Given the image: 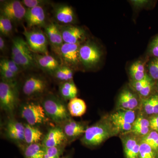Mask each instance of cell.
I'll return each mask as SVG.
<instances>
[{
  "mask_svg": "<svg viewBox=\"0 0 158 158\" xmlns=\"http://www.w3.org/2000/svg\"><path fill=\"white\" fill-rule=\"evenodd\" d=\"M80 62L86 67H90L97 64L101 57L99 49L94 44L87 43L79 49Z\"/></svg>",
  "mask_w": 158,
  "mask_h": 158,
  "instance_id": "ba28073f",
  "label": "cell"
},
{
  "mask_svg": "<svg viewBox=\"0 0 158 158\" xmlns=\"http://www.w3.org/2000/svg\"><path fill=\"white\" fill-rule=\"evenodd\" d=\"M153 87V82L152 80L150 81L148 83L145 85L144 88L139 92V94L143 97H147L149 95L151 92Z\"/></svg>",
  "mask_w": 158,
  "mask_h": 158,
  "instance_id": "60d3db41",
  "label": "cell"
},
{
  "mask_svg": "<svg viewBox=\"0 0 158 158\" xmlns=\"http://www.w3.org/2000/svg\"><path fill=\"white\" fill-rule=\"evenodd\" d=\"M125 158H139L141 137L132 133L122 134L121 137Z\"/></svg>",
  "mask_w": 158,
  "mask_h": 158,
  "instance_id": "30bf717a",
  "label": "cell"
},
{
  "mask_svg": "<svg viewBox=\"0 0 158 158\" xmlns=\"http://www.w3.org/2000/svg\"><path fill=\"white\" fill-rule=\"evenodd\" d=\"M25 19L29 27L44 25L45 22V11L43 7L38 6L27 9Z\"/></svg>",
  "mask_w": 158,
  "mask_h": 158,
  "instance_id": "2e32d148",
  "label": "cell"
},
{
  "mask_svg": "<svg viewBox=\"0 0 158 158\" xmlns=\"http://www.w3.org/2000/svg\"><path fill=\"white\" fill-rule=\"evenodd\" d=\"M0 67L6 69L17 75L21 69L11 59V60L6 59H2L0 62Z\"/></svg>",
  "mask_w": 158,
  "mask_h": 158,
  "instance_id": "e575fe53",
  "label": "cell"
},
{
  "mask_svg": "<svg viewBox=\"0 0 158 158\" xmlns=\"http://www.w3.org/2000/svg\"><path fill=\"white\" fill-rule=\"evenodd\" d=\"M45 148V147H44ZM64 151V146L45 148L44 158H60Z\"/></svg>",
  "mask_w": 158,
  "mask_h": 158,
  "instance_id": "d6a6232c",
  "label": "cell"
},
{
  "mask_svg": "<svg viewBox=\"0 0 158 158\" xmlns=\"http://www.w3.org/2000/svg\"><path fill=\"white\" fill-rule=\"evenodd\" d=\"M47 88V83L42 77L30 76L25 80L22 86L23 93L28 97H34L43 93Z\"/></svg>",
  "mask_w": 158,
  "mask_h": 158,
  "instance_id": "9c48e42d",
  "label": "cell"
},
{
  "mask_svg": "<svg viewBox=\"0 0 158 158\" xmlns=\"http://www.w3.org/2000/svg\"><path fill=\"white\" fill-rule=\"evenodd\" d=\"M67 139L63 129L59 127L51 128L43 138L41 144L45 148L63 145Z\"/></svg>",
  "mask_w": 158,
  "mask_h": 158,
  "instance_id": "7c38bea8",
  "label": "cell"
},
{
  "mask_svg": "<svg viewBox=\"0 0 158 158\" xmlns=\"http://www.w3.org/2000/svg\"><path fill=\"white\" fill-rule=\"evenodd\" d=\"M148 120L151 131H156L158 132V114L152 116Z\"/></svg>",
  "mask_w": 158,
  "mask_h": 158,
  "instance_id": "b9f144b4",
  "label": "cell"
},
{
  "mask_svg": "<svg viewBox=\"0 0 158 158\" xmlns=\"http://www.w3.org/2000/svg\"><path fill=\"white\" fill-rule=\"evenodd\" d=\"M43 137L42 132L37 126L26 123L24 124V138L27 144L39 143Z\"/></svg>",
  "mask_w": 158,
  "mask_h": 158,
  "instance_id": "7402d4cb",
  "label": "cell"
},
{
  "mask_svg": "<svg viewBox=\"0 0 158 158\" xmlns=\"http://www.w3.org/2000/svg\"><path fill=\"white\" fill-rule=\"evenodd\" d=\"M137 110L118 109L108 116L110 122L118 134L130 132L137 116Z\"/></svg>",
  "mask_w": 158,
  "mask_h": 158,
  "instance_id": "3957f363",
  "label": "cell"
},
{
  "mask_svg": "<svg viewBox=\"0 0 158 158\" xmlns=\"http://www.w3.org/2000/svg\"><path fill=\"white\" fill-rule=\"evenodd\" d=\"M27 9L21 2L17 0L2 2L1 6V15L9 19L11 22H19L25 16Z\"/></svg>",
  "mask_w": 158,
  "mask_h": 158,
  "instance_id": "52a82bcc",
  "label": "cell"
},
{
  "mask_svg": "<svg viewBox=\"0 0 158 158\" xmlns=\"http://www.w3.org/2000/svg\"><path fill=\"white\" fill-rule=\"evenodd\" d=\"M6 135L10 140L17 143L24 142V124L14 119L7 122L5 127Z\"/></svg>",
  "mask_w": 158,
  "mask_h": 158,
  "instance_id": "5bb4252c",
  "label": "cell"
},
{
  "mask_svg": "<svg viewBox=\"0 0 158 158\" xmlns=\"http://www.w3.org/2000/svg\"><path fill=\"white\" fill-rule=\"evenodd\" d=\"M41 105L48 117L55 123H64L70 118L67 106L55 95L50 94L46 96Z\"/></svg>",
  "mask_w": 158,
  "mask_h": 158,
  "instance_id": "7a4b0ae2",
  "label": "cell"
},
{
  "mask_svg": "<svg viewBox=\"0 0 158 158\" xmlns=\"http://www.w3.org/2000/svg\"><path fill=\"white\" fill-rule=\"evenodd\" d=\"M74 13L70 6L62 5L57 7L55 11V17L59 22L64 25H69L74 21Z\"/></svg>",
  "mask_w": 158,
  "mask_h": 158,
  "instance_id": "44dd1931",
  "label": "cell"
},
{
  "mask_svg": "<svg viewBox=\"0 0 158 158\" xmlns=\"http://www.w3.org/2000/svg\"><path fill=\"white\" fill-rule=\"evenodd\" d=\"M117 134L108 116H104L95 124L87 128L81 141L85 146L95 147Z\"/></svg>",
  "mask_w": 158,
  "mask_h": 158,
  "instance_id": "6da1fadb",
  "label": "cell"
},
{
  "mask_svg": "<svg viewBox=\"0 0 158 158\" xmlns=\"http://www.w3.org/2000/svg\"><path fill=\"white\" fill-rule=\"evenodd\" d=\"M59 91L62 99L65 101L76 98L78 93L77 88L73 81L62 82L59 85Z\"/></svg>",
  "mask_w": 158,
  "mask_h": 158,
  "instance_id": "484cf974",
  "label": "cell"
},
{
  "mask_svg": "<svg viewBox=\"0 0 158 158\" xmlns=\"http://www.w3.org/2000/svg\"><path fill=\"white\" fill-rule=\"evenodd\" d=\"M21 117L31 125L36 126L46 121L47 115L42 105L34 102L24 104L20 108Z\"/></svg>",
  "mask_w": 158,
  "mask_h": 158,
  "instance_id": "5b68a950",
  "label": "cell"
},
{
  "mask_svg": "<svg viewBox=\"0 0 158 158\" xmlns=\"http://www.w3.org/2000/svg\"><path fill=\"white\" fill-rule=\"evenodd\" d=\"M57 25L61 32L64 43L79 44L84 38L85 32L78 27L71 25Z\"/></svg>",
  "mask_w": 158,
  "mask_h": 158,
  "instance_id": "4fadbf2b",
  "label": "cell"
},
{
  "mask_svg": "<svg viewBox=\"0 0 158 158\" xmlns=\"http://www.w3.org/2000/svg\"><path fill=\"white\" fill-rule=\"evenodd\" d=\"M60 158H70L69 156H66L63 157H61Z\"/></svg>",
  "mask_w": 158,
  "mask_h": 158,
  "instance_id": "ee69618b",
  "label": "cell"
},
{
  "mask_svg": "<svg viewBox=\"0 0 158 158\" xmlns=\"http://www.w3.org/2000/svg\"><path fill=\"white\" fill-rule=\"evenodd\" d=\"M12 22L9 19L1 15L0 16V32L4 36H8L12 31Z\"/></svg>",
  "mask_w": 158,
  "mask_h": 158,
  "instance_id": "836d02e7",
  "label": "cell"
},
{
  "mask_svg": "<svg viewBox=\"0 0 158 158\" xmlns=\"http://www.w3.org/2000/svg\"><path fill=\"white\" fill-rule=\"evenodd\" d=\"M67 109L70 116L81 117L86 113L87 106L83 100L76 97L69 101Z\"/></svg>",
  "mask_w": 158,
  "mask_h": 158,
  "instance_id": "cb8c5ba5",
  "label": "cell"
},
{
  "mask_svg": "<svg viewBox=\"0 0 158 158\" xmlns=\"http://www.w3.org/2000/svg\"><path fill=\"white\" fill-rule=\"evenodd\" d=\"M141 141L149 145L158 152V132L151 131L146 135L141 138Z\"/></svg>",
  "mask_w": 158,
  "mask_h": 158,
  "instance_id": "4dcf8cb0",
  "label": "cell"
},
{
  "mask_svg": "<svg viewBox=\"0 0 158 158\" xmlns=\"http://www.w3.org/2000/svg\"><path fill=\"white\" fill-rule=\"evenodd\" d=\"M18 94L14 81L2 80L0 82V106L2 110L12 113L17 106Z\"/></svg>",
  "mask_w": 158,
  "mask_h": 158,
  "instance_id": "277c9868",
  "label": "cell"
},
{
  "mask_svg": "<svg viewBox=\"0 0 158 158\" xmlns=\"http://www.w3.org/2000/svg\"><path fill=\"white\" fill-rule=\"evenodd\" d=\"M23 34L32 52L41 55L48 54V40L45 33L40 30H33L25 31Z\"/></svg>",
  "mask_w": 158,
  "mask_h": 158,
  "instance_id": "8992f818",
  "label": "cell"
},
{
  "mask_svg": "<svg viewBox=\"0 0 158 158\" xmlns=\"http://www.w3.org/2000/svg\"><path fill=\"white\" fill-rule=\"evenodd\" d=\"M139 158H158V152L146 143L141 141Z\"/></svg>",
  "mask_w": 158,
  "mask_h": 158,
  "instance_id": "1f68e13d",
  "label": "cell"
},
{
  "mask_svg": "<svg viewBox=\"0 0 158 158\" xmlns=\"http://www.w3.org/2000/svg\"><path fill=\"white\" fill-rule=\"evenodd\" d=\"M45 34L48 40L56 50H58L64 44L58 25L54 23H50L45 26Z\"/></svg>",
  "mask_w": 158,
  "mask_h": 158,
  "instance_id": "ac0fdd59",
  "label": "cell"
},
{
  "mask_svg": "<svg viewBox=\"0 0 158 158\" xmlns=\"http://www.w3.org/2000/svg\"><path fill=\"white\" fill-rule=\"evenodd\" d=\"M63 130L67 140L72 141L85 134L87 128L83 123L69 119L64 123Z\"/></svg>",
  "mask_w": 158,
  "mask_h": 158,
  "instance_id": "9a60e30c",
  "label": "cell"
},
{
  "mask_svg": "<svg viewBox=\"0 0 158 158\" xmlns=\"http://www.w3.org/2000/svg\"><path fill=\"white\" fill-rule=\"evenodd\" d=\"M157 91H158V86H157Z\"/></svg>",
  "mask_w": 158,
  "mask_h": 158,
  "instance_id": "f6af8a7d",
  "label": "cell"
},
{
  "mask_svg": "<svg viewBox=\"0 0 158 158\" xmlns=\"http://www.w3.org/2000/svg\"><path fill=\"white\" fill-rule=\"evenodd\" d=\"M79 44L64 43L58 50L61 59L67 66H75L80 62Z\"/></svg>",
  "mask_w": 158,
  "mask_h": 158,
  "instance_id": "8fae6325",
  "label": "cell"
},
{
  "mask_svg": "<svg viewBox=\"0 0 158 158\" xmlns=\"http://www.w3.org/2000/svg\"><path fill=\"white\" fill-rule=\"evenodd\" d=\"M34 58L37 66L43 70L53 73L60 67L59 62L52 56L35 54Z\"/></svg>",
  "mask_w": 158,
  "mask_h": 158,
  "instance_id": "d6986e66",
  "label": "cell"
},
{
  "mask_svg": "<svg viewBox=\"0 0 158 158\" xmlns=\"http://www.w3.org/2000/svg\"><path fill=\"white\" fill-rule=\"evenodd\" d=\"M13 60L21 69H28L36 67L37 64L34 58V55L31 50L11 56Z\"/></svg>",
  "mask_w": 158,
  "mask_h": 158,
  "instance_id": "ffe728a7",
  "label": "cell"
},
{
  "mask_svg": "<svg viewBox=\"0 0 158 158\" xmlns=\"http://www.w3.org/2000/svg\"><path fill=\"white\" fill-rule=\"evenodd\" d=\"M52 74L56 79L62 82L73 81V72L66 65L60 66Z\"/></svg>",
  "mask_w": 158,
  "mask_h": 158,
  "instance_id": "f546056e",
  "label": "cell"
},
{
  "mask_svg": "<svg viewBox=\"0 0 158 158\" xmlns=\"http://www.w3.org/2000/svg\"><path fill=\"white\" fill-rule=\"evenodd\" d=\"M151 131L149 120L142 115H138L133 125L131 131L136 135L141 137L146 135Z\"/></svg>",
  "mask_w": 158,
  "mask_h": 158,
  "instance_id": "603a6c76",
  "label": "cell"
},
{
  "mask_svg": "<svg viewBox=\"0 0 158 158\" xmlns=\"http://www.w3.org/2000/svg\"><path fill=\"white\" fill-rule=\"evenodd\" d=\"M130 74L134 81L143 80L147 74L145 73L144 66L143 63L138 61L134 62L130 68Z\"/></svg>",
  "mask_w": 158,
  "mask_h": 158,
  "instance_id": "83f0119b",
  "label": "cell"
},
{
  "mask_svg": "<svg viewBox=\"0 0 158 158\" xmlns=\"http://www.w3.org/2000/svg\"><path fill=\"white\" fill-rule=\"evenodd\" d=\"M142 107L147 115L153 116L158 114V95L144 99L142 102Z\"/></svg>",
  "mask_w": 158,
  "mask_h": 158,
  "instance_id": "4316f807",
  "label": "cell"
},
{
  "mask_svg": "<svg viewBox=\"0 0 158 158\" xmlns=\"http://www.w3.org/2000/svg\"><path fill=\"white\" fill-rule=\"evenodd\" d=\"M149 52L152 56L154 58H158V35L151 44Z\"/></svg>",
  "mask_w": 158,
  "mask_h": 158,
  "instance_id": "ab89813d",
  "label": "cell"
},
{
  "mask_svg": "<svg viewBox=\"0 0 158 158\" xmlns=\"http://www.w3.org/2000/svg\"><path fill=\"white\" fill-rule=\"evenodd\" d=\"M21 2L24 6L27 7L28 9H31L38 6L43 7L49 2L45 0H23Z\"/></svg>",
  "mask_w": 158,
  "mask_h": 158,
  "instance_id": "8d00e7d4",
  "label": "cell"
},
{
  "mask_svg": "<svg viewBox=\"0 0 158 158\" xmlns=\"http://www.w3.org/2000/svg\"><path fill=\"white\" fill-rule=\"evenodd\" d=\"M0 72L2 79L8 81H14L15 79L17 76V74L11 71L1 67H0Z\"/></svg>",
  "mask_w": 158,
  "mask_h": 158,
  "instance_id": "74e56055",
  "label": "cell"
},
{
  "mask_svg": "<svg viewBox=\"0 0 158 158\" xmlns=\"http://www.w3.org/2000/svg\"><path fill=\"white\" fill-rule=\"evenodd\" d=\"M148 70L151 78L158 80V58H155L150 62Z\"/></svg>",
  "mask_w": 158,
  "mask_h": 158,
  "instance_id": "d590c367",
  "label": "cell"
},
{
  "mask_svg": "<svg viewBox=\"0 0 158 158\" xmlns=\"http://www.w3.org/2000/svg\"><path fill=\"white\" fill-rule=\"evenodd\" d=\"M118 104L119 108L135 110L139 106V102L135 94L128 89H124L118 96Z\"/></svg>",
  "mask_w": 158,
  "mask_h": 158,
  "instance_id": "e0dca14e",
  "label": "cell"
},
{
  "mask_svg": "<svg viewBox=\"0 0 158 158\" xmlns=\"http://www.w3.org/2000/svg\"><path fill=\"white\" fill-rule=\"evenodd\" d=\"M5 46H6V43H5V40L4 38L2 36L0 37V50L1 51H3L5 50Z\"/></svg>",
  "mask_w": 158,
  "mask_h": 158,
  "instance_id": "7bdbcfd3",
  "label": "cell"
},
{
  "mask_svg": "<svg viewBox=\"0 0 158 158\" xmlns=\"http://www.w3.org/2000/svg\"><path fill=\"white\" fill-rule=\"evenodd\" d=\"M152 79L147 74H146L145 77L143 80L138 81H134L133 87L136 91L139 93L144 88V86L147 85L150 81H151Z\"/></svg>",
  "mask_w": 158,
  "mask_h": 158,
  "instance_id": "f35d334b",
  "label": "cell"
},
{
  "mask_svg": "<svg viewBox=\"0 0 158 158\" xmlns=\"http://www.w3.org/2000/svg\"><path fill=\"white\" fill-rule=\"evenodd\" d=\"M24 158H44L45 148L41 143L27 144L22 148Z\"/></svg>",
  "mask_w": 158,
  "mask_h": 158,
  "instance_id": "d4e9b609",
  "label": "cell"
},
{
  "mask_svg": "<svg viewBox=\"0 0 158 158\" xmlns=\"http://www.w3.org/2000/svg\"><path fill=\"white\" fill-rule=\"evenodd\" d=\"M31 50L26 40L21 37H16L12 40L11 56H14Z\"/></svg>",
  "mask_w": 158,
  "mask_h": 158,
  "instance_id": "f1b7e54d",
  "label": "cell"
}]
</instances>
